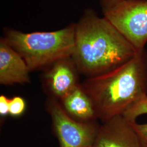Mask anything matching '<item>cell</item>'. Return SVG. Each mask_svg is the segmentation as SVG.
<instances>
[{"label": "cell", "mask_w": 147, "mask_h": 147, "mask_svg": "<svg viewBox=\"0 0 147 147\" xmlns=\"http://www.w3.org/2000/svg\"><path fill=\"white\" fill-rule=\"evenodd\" d=\"M138 51L104 16L87 9L75 24L71 58L88 78L106 73L131 59Z\"/></svg>", "instance_id": "cell-1"}, {"label": "cell", "mask_w": 147, "mask_h": 147, "mask_svg": "<svg viewBox=\"0 0 147 147\" xmlns=\"http://www.w3.org/2000/svg\"><path fill=\"white\" fill-rule=\"evenodd\" d=\"M82 88L102 123L122 116L147 95V53L138 51L129 61L106 73L88 78Z\"/></svg>", "instance_id": "cell-2"}, {"label": "cell", "mask_w": 147, "mask_h": 147, "mask_svg": "<svg viewBox=\"0 0 147 147\" xmlns=\"http://www.w3.org/2000/svg\"><path fill=\"white\" fill-rule=\"evenodd\" d=\"M3 31V38L24 59L30 71L47 68L73 55L75 23L55 31L25 33L9 28Z\"/></svg>", "instance_id": "cell-3"}, {"label": "cell", "mask_w": 147, "mask_h": 147, "mask_svg": "<svg viewBox=\"0 0 147 147\" xmlns=\"http://www.w3.org/2000/svg\"><path fill=\"white\" fill-rule=\"evenodd\" d=\"M105 18L137 51L147 43V0H121L103 9Z\"/></svg>", "instance_id": "cell-4"}, {"label": "cell", "mask_w": 147, "mask_h": 147, "mask_svg": "<svg viewBox=\"0 0 147 147\" xmlns=\"http://www.w3.org/2000/svg\"><path fill=\"white\" fill-rule=\"evenodd\" d=\"M47 109L60 147H93L100 125L96 121H81L64 110L59 100L49 97Z\"/></svg>", "instance_id": "cell-5"}, {"label": "cell", "mask_w": 147, "mask_h": 147, "mask_svg": "<svg viewBox=\"0 0 147 147\" xmlns=\"http://www.w3.org/2000/svg\"><path fill=\"white\" fill-rule=\"evenodd\" d=\"M102 123L93 147H145L133 122L123 116H117Z\"/></svg>", "instance_id": "cell-6"}, {"label": "cell", "mask_w": 147, "mask_h": 147, "mask_svg": "<svg viewBox=\"0 0 147 147\" xmlns=\"http://www.w3.org/2000/svg\"><path fill=\"white\" fill-rule=\"evenodd\" d=\"M79 73L71 57L59 60L47 68L43 81L50 97L63 99L80 84Z\"/></svg>", "instance_id": "cell-7"}, {"label": "cell", "mask_w": 147, "mask_h": 147, "mask_svg": "<svg viewBox=\"0 0 147 147\" xmlns=\"http://www.w3.org/2000/svg\"><path fill=\"white\" fill-rule=\"evenodd\" d=\"M30 70L24 59L2 37L0 39V84H25L30 82Z\"/></svg>", "instance_id": "cell-8"}, {"label": "cell", "mask_w": 147, "mask_h": 147, "mask_svg": "<svg viewBox=\"0 0 147 147\" xmlns=\"http://www.w3.org/2000/svg\"><path fill=\"white\" fill-rule=\"evenodd\" d=\"M59 101L69 115L77 121L98 119L92 102L80 84Z\"/></svg>", "instance_id": "cell-9"}, {"label": "cell", "mask_w": 147, "mask_h": 147, "mask_svg": "<svg viewBox=\"0 0 147 147\" xmlns=\"http://www.w3.org/2000/svg\"><path fill=\"white\" fill-rule=\"evenodd\" d=\"M146 114H147V95L126 111L122 116L127 121L134 122L136 121L137 117Z\"/></svg>", "instance_id": "cell-10"}, {"label": "cell", "mask_w": 147, "mask_h": 147, "mask_svg": "<svg viewBox=\"0 0 147 147\" xmlns=\"http://www.w3.org/2000/svg\"><path fill=\"white\" fill-rule=\"evenodd\" d=\"M26 109L25 100L20 96H14L10 99L9 114L14 117L21 116Z\"/></svg>", "instance_id": "cell-11"}, {"label": "cell", "mask_w": 147, "mask_h": 147, "mask_svg": "<svg viewBox=\"0 0 147 147\" xmlns=\"http://www.w3.org/2000/svg\"><path fill=\"white\" fill-rule=\"evenodd\" d=\"M133 125L145 147H147V123L137 124L133 122Z\"/></svg>", "instance_id": "cell-12"}, {"label": "cell", "mask_w": 147, "mask_h": 147, "mask_svg": "<svg viewBox=\"0 0 147 147\" xmlns=\"http://www.w3.org/2000/svg\"><path fill=\"white\" fill-rule=\"evenodd\" d=\"M10 99L4 95L0 96V115L1 116H7L9 114Z\"/></svg>", "instance_id": "cell-13"}, {"label": "cell", "mask_w": 147, "mask_h": 147, "mask_svg": "<svg viewBox=\"0 0 147 147\" xmlns=\"http://www.w3.org/2000/svg\"><path fill=\"white\" fill-rule=\"evenodd\" d=\"M121 0H100L102 10L107 9L111 6L115 5Z\"/></svg>", "instance_id": "cell-14"}]
</instances>
